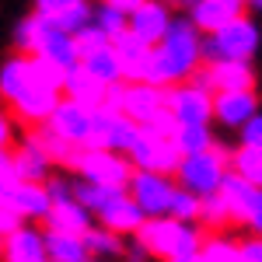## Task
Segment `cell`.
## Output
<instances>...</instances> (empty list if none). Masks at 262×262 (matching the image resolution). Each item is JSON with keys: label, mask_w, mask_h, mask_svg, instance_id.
<instances>
[{"label": "cell", "mask_w": 262, "mask_h": 262, "mask_svg": "<svg viewBox=\"0 0 262 262\" xmlns=\"http://www.w3.org/2000/svg\"><path fill=\"white\" fill-rule=\"evenodd\" d=\"M46 25L60 28V32H77L91 21V0H35V11Z\"/></svg>", "instance_id": "obj_16"}, {"label": "cell", "mask_w": 262, "mask_h": 262, "mask_svg": "<svg viewBox=\"0 0 262 262\" xmlns=\"http://www.w3.org/2000/svg\"><path fill=\"white\" fill-rule=\"evenodd\" d=\"M11 161L18 168L21 182H46L53 175V161H49V154L42 150V143L35 140V133H28V137L11 150Z\"/></svg>", "instance_id": "obj_20"}, {"label": "cell", "mask_w": 262, "mask_h": 262, "mask_svg": "<svg viewBox=\"0 0 262 262\" xmlns=\"http://www.w3.org/2000/svg\"><path fill=\"white\" fill-rule=\"evenodd\" d=\"M105 105L119 108L126 119L143 126L158 108H164V88H154V84H143V81H122L116 88H108Z\"/></svg>", "instance_id": "obj_9"}, {"label": "cell", "mask_w": 262, "mask_h": 262, "mask_svg": "<svg viewBox=\"0 0 262 262\" xmlns=\"http://www.w3.org/2000/svg\"><path fill=\"white\" fill-rule=\"evenodd\" d=\"M137 122L126 119L119 108H91V137H88V147H98V150H116V154H126L129 143L137 137Z\"/></svg>", "instance_id": "obj_11"}, {"label": "cell", "mask_w": 262, "mask_h": 262, "mask_svg": "<svg viewBox=\"0 0 262 262\" xmlns=\"http://www.w3.org/2000/svg\"><path fill=\"white\" fill-rule=\"evenodd\" d=\"M175 189H179V182L171 175H164V171H137V168H133L129 185H126L129 200L140 206L143 217H168Z\"/></svg>", "instance_id": "obj_10"}, {"label": "cell", "mask_w": 262, "mask_h": 262, "mask_svg": "<svg viewBox=\"0 0 262 262\" xmlns=\"http://www.w3.org/2000/svg\"><path fill=\"white\" fill-rule=\"evenodd\" d=\"M242 4H245V7H248V0H242Z\"/></svg>", "instance_id": "obj_49"}, {"label": "cell", "mask_w": 262, "mask_h": 262, "mask_svg": "<svg viewBox=\"0 0 262 262\" xmlns=\"http://www.w3.org/2000/svg\"><path fill=\"white\" fill-rule=\"evenodd\" d=\"M42 242H46L49 262H88L91 259L84 238H77V234H60V231H49V227H46V231H42Z\"/></svg>", "instance_id": "obj_27"}, {"label": "cell", "mask_w": 262, "mask_h": 262, "mask_svg": "<svg viewBox=\"0 0 262 262\" xmlns=\"http://www.w3.org/2000/svg\"><path fill=\"white\" fill-rule=\"evenodd\" d=\"M4 262H49L39 227L25 224L14 234H7L4 238Z\"/></svg>", "instance_id": "obj_21"}, {"label": "cell", "mask_w": 262, "mask_h": 262, "mask_svg": "<svg viewBox=\"0 0 262 262\" xmlns=\"http://www.w3.org/2000/svg\"><path fill=\"white\" fill-rule=\"evenodd\" d=\"M171 18L175 14H171L168 4H161V0H143L140 7L129 14V32L140 42H147V46H158L164 39V32H168Z\"/></svg>", "instance_id": "obj_17"}, {"label": "cell", "mask_w": 262, "mask_h": 262, "mask_svg": "<svg viewBox=\"0 0 262 262\" xmlns=\"http://www.w3.org/2000/svg\"><path fill=\"white\" fill-rule=\"evenodd\" d=\"M231 171V150L213 143L210 150H200V154H189V158H179L175 164V182L182 189H189L192 196H217L224 175Z\"/></svg>", "instance_id": "obj_5"}, {"label": "cell", "mask_w": 262, "mask_h": 262, "mask_svg": "<svg viewBox=\"0 0 262 262\" xmlns=\"http://www.w3.org/2000/svg\"><path fill=\"white\" fill-rule=\"evenodd\" d=\"M81 70L91 74V77L98 84H105V88H116V84L126 81V70H122V63H119V56H116L112 46H101L95 53L81 56Z\"/></svg>", "instance_id": "obj_25"}, {"label": "cell", "mask_w": 262, "mask_h": 262, "mask_svg": "<svg viewBox=\"0 0 262 262\" xmlns=\"http://www.w3.org/2000/svg\"><path fill=\"white\" fill-rule=\"evenodd\" d=\"M206 91H255V70L252 60H210L189 77Z\"/></svg>", "instance_id": "obj_12"}, {"label": "cell", "mask_w": 262, "mask_h": 262, "mask_svg": "<svg viewBox=\"0 0 262 262\" xmlns=\"http://www.w3.org/2000/svg\"><path fill=\"white\" fill-rule=\"evenodd\" d=\"M203 67V35L189 18H171L164 39L150 46L147 63H143L137 81L154 84V88H171V84L189 81Z\"/></svg>", "instance_id": "obj_2"}, {"label": "cell", "mask_w": 262, "mask_h": 262, "mask_svg": "<svg viewBox=\"0 0 262 262\" xmlns=\"http://www.w3.org/2000/svg\"><path fill=\"white\" fill-rule=\"evenodd\" d=\"M63 98L81 101L84 108H101L108 98V88L98 84L91 74H84L81 67H74L70 74H63Z\"/></svg>", "instance_id": "obj_24"}, {"label": "cell", "mask_w": 262, "mask_h": 262, "mask_svg": "<svg viewBox=\"0 0 262 262\" xmlns=\"http://www.w3.org/2000/svg\"><path fill=\"white\" fill-rule=\"evenodd\" d=\"M259 25L248 18H238L231 25H224L217 32L203 35V63L210 60H252L259 49Z\"/></svg>", "instance_id": "obj_6"}, {"label": "cell", "mask_w": 262, "mask_h": 262, "mask_svg": "<svg viewBox=\"0 0 262 262\" xmlns=\"http://www.w3.org/2000/svg\"><path fill=\"white\" fill-rule=\"evenodd\" d=\"M245 224L252 227V234H262V189H255V196H252V203H248Z\"/></svg>", "instance_id": "obj_41"}, {"label": "cell", "mask_w": 262, "mask_h": 262, "mask_svg": "<svg viewBox=\"0 0 262 262\" xmlns=\"http://www.w3.org/2000/svg\"><path fill=\"white\" fill-rule=\"evenodd\" d=\"M126 161L133 164L137 171H164V175H175L179 154H175L171 140H158L147 129H137V137H133L129 150H126Z\"/></svg>", "instance_id": "obj_14"}, {"label": "cell", "mask_w": 262, "mask_h": 262, "mask_svg": "<svg viewBox=\"0 0 262 262\" xmlns=\"http://www.w3.org/2000/svg\"><path fill=\"white\" fill-rule=\"evenodd\" d=\"M67 168H74L81 182H95V185H116V189H126L129 185V175H133V164L126 161V154H116V150H98V147H81Z\"/></svg>", "instance_id": "obj_7"}, {"label": "cell", "mask_w": 262, "mask_h": 262, "mask_svg": "<svg viewBox=\"0 0 262 262\" xmlns=\"http://www.w3.org/2000/svg\"><path fill=\"white\" fill-rule=\"evenodd\" d=\"M200 210H203V200L179 185L175 196H171V206H168V217H175L182 224H200Z\"/></svg>", "instance_id": "obj_33"}, {"label": "cell", "mask_w": 262, "mask_h": 262, "mask_svg": "<svg viewBox=\"0 0 262 262\" xmlns=\"http://www.w3.org/2000/svg\"><path fill=\"white\" fill-rule=\"evenodd\" d=\"M238 140H242V147H255V150H262V112H255V116L238 129Z\"/></svg>", "instance_id": "obj_38"}, {"label": "cell", "mask_w": 262, "mask_h": 262, "mask_svg": "<svg viewBox=\"0 0 262 262\" xmlns=\"http://www.w3.org/2000/svg\"><path fill=\"white\" fill-rule=\"evenodd\" d=\"M46 227L49 231H60V234H77V238H84L88 231H91V213L84 210L77 200H67V203H53V210L46 213Z\"/></svg>", "instance_id": "obj_22"}, {"label": "cell", "mask_w": 262, "mask_h": 262, "mask_svg": "<svg viewBox=\"0 0 262 262\" xmlns=\"http://www.w3.org/2000/svg\"><path fill=\"white\" fill-rule=\"evenodd\" d=\"M213 143H217V140H213L210 126H179V129L171 133V147H175V154H179V158H189V154L210 150Z\"/></svg>", "instance_id": "obj_31"}, {"label": "cell", "mask_w": 262, "mask_h": 262, "mask_svg": "<svg viewBox=\"0 0 262 262\" xmlns=\"http://www.w3.org/2000/svg\"><path fill=\"white\" fill-rule=\"evenodd\" d=\"M14 143V116L0 108V150H11Z\"/></svg>", "instance_id": "obj_42"}, {"label": "cell", "mask_w": 262, "mask_h": 262, "mask_svg": "<svg viewBox=\"0 0 262 262\" xmlns=\"http://www.w3.org/2000/svg\"><path fill=\"white\" fill-rule=\"evenodd\" d=\"M11 206L21 213V221H46V213L53 210V200H49V189L46 182H21L18 189L11 192Z\"/></svg>", "instance_id": "obj_23"}, {"label": "cell", "mask_w": 262, "mask_h": 262, "mask_svg": "<svg viewBox=\"0 0 262 262\" xmlns=\"http://www.w3.org/2000/svg\"><path fill=\"white\" fill-rule=\"evenodd\" d=\"M255 112H259L255 91H217L213 95V122H221L227 129H242Z\"/></svg>", "instance_id": "obj_18"}, {"label": "cell", "mask_w": 262, "mask_h": 262, "mask_svg": "<svg viewBox=\"0 0 262 262\" xmlns=\"http://www.w3.org/2000/svg\"><path fill=\"white\" fill-rule=\"evenodd\" d=\"M14 49L25 56H39L42 63L56 67L60 74H70L74 67H81V53L74 46L70 32H60L53 25H46L39 14H28L14 28Z\"/></svg>", "instance_id": "obj_3"}, {"label": "cell", "mask_w": 262, "mask_h": 262, "mask_svg": "<svg viewBox=\"0 0 262 262\" xmlns=\"http://www.w3.org/2000/svg\"><path fill=\"white\" fill-rule=\"evenodd\" d=\"M74 46H77V53H81V56H88V53H95V49H101V46H112V42H108L98 28L88 21L84 28H77V32H74Z\"/></svg>", "instance_id": "obj_36"}, {"label": "cell", "mask_w": 262, "mask_h": 262, "mask_svg": "<svg viewBox=\"0 0 262 262\" xmlns=\"http://www.w3.org/2000/svg\"><path fill=\"white\" fill-rule=\"evenodd\" d=\"M164 108L179 119V126H210L213 122V91L192 81L164 88Z\"/></svg>", "instance_id": "obj_8"}, {"label": "cell", "mask_w": 262, "mask_h": 262, "mask_svg": "<svg viewBox=\"0 0 262 262\" xmlns=\"http://www.w3.org/2000/svg\"><path fill=\"white\" fill-rule=\"evenodd\" d=\"M161 4H168V7H185V11H189L196 0H161Z\"/></svg>", "instance_id": "obj_44"}, {"label": "cell", "mask_w": 262, "mask_h": 262, "mask_svg": "<svg viewBox=\"0 0 262 262\" xmlns=\"http://www.w3.org/2000/svg\"><path fill=\"white\" fill-rule=\"evenodd\" d=\"M105 4H112V7H119L122 14H133V11L140 7L143 0H105Z\"/></svg>", "instance_id": "obj_43"}, {"label": "cell", "mask_w": 262, "mask_h": 262, "mask_svg": "<svg viewBox=\"0 0 262 262\" xmlns=\"http://www.w3.org/2000/svg\"><path fill=\"white\" fill-rule=\"evenodd\" d=\"M238 262H262V234H248L238 242Z\"/></svg>", "instance_id": "obj_40"}, {"label": "cell", "mask_w": 262, "mask_h": 262, "mask_svg": "<svg viewBox=\"0 0 262 262\" xmlns=\"http://www.w3.org/2000/svg\"><path fill=\"white\" fill-rule=\"evenodd\" d=\"M245 18V4L242 0H196L189 7V21L200 28V35H210L231 21Z\"/></svg>", "instance_id": "obj_19"}, {"label": "cell", "mask_w": 262, "mask_h": 262, "mask_svg": "<svg viewBox=\"0 0 262 262\" xmlns=\"http://www.w3.org/2000/svg\"><path fill=\"white\" fill-rule=\"evenodd\" d=\"M42 126L53 129L74 150H81V147H88V137H91V108H84L81 101H74V98H60Z\"/></svg>", "instance_id": "obj_13"}, {"label": "cell", "mask_w": 262, "mask_h": 262, "mask_svg": "<svg viewBox=\"0 0 262 262\" xmlns=\"http://www.w3.org/2000/svg\"><path fill=\"white\" fill-rule=\"evenodd\" d=\"M231 171L238 179H245L252 189H262V150H255V147H238L231 154Z\"/></svg>", "instance_id": "obj_32"}, {"label": "cell", "mask_w": 262, "mask_h": 262, "mask_svg": "<svg viewBox=\"0 0 262 262\" xmlns=\"http://www.w3.org/2000/svg\"><path fill=\"white\" fill-rule=\"evenodd\" d=\"M18 227H25V221H21V213L11 206V200H0V234L7 238V234H14Z\"/></svg>", "instance_id": "obj_39"}, {"label": "cell", "mask_w": 262, "mask_h": 262, "mask_svg": "<svg viewBox=\"0 0 262 262\" xmlns=\"http://www.w3.org/2000/svg\"><path fill=\"white\" fill-rule=\"evenodd\" d=\"M88 262H105V259H88Z\"/></svg>", "instance_id": "obj_48"}, {"label": "cell", "mask_w": 262, "mask_h": 262, "mask_svg": "<svg viewBox=\"0 0 262 262\" xmlns=\"http://www.w3.org/2000/svg\"><path fill=\"white\" fill-rule=\"evenodd\" d=\"M84 245H88V252H91V259H122L126 255V245H122V234L116 231H108V227H95L91 224V231L84 234Z\"/></svg>", "instance_id": "obj_29"}, {"label": "cell", "mask_w": 262, "mask_h": 262, "mask_svg": "<svg viewBox=\"0 0 262 262\" xmlns=\"http://www.w3.org/2000/svg\"><path fill=\"white\" fill-rule=\"evenodd\" d=\"M0 259H4V234H0Z\"/></svg>", "instance_id": "obj_47"}, {"label": "cell", "mask_w": 262, "mask_h": 262, "mask_svg": "<svg viewBox=\"0 0 262 262\" xmlns=\"http://www.w3.org/2000/svg\"><path fill=\"white\" fill-rule=\"evenodd\" d=\"M217 196H221L231 224H245V217H248V203H252V196H255V189H252L245 179H238L234 171H227L224 182H221V189H217Z\"/></svg>", "instance_id": "obj_26"}, {"label": "cell", "mask_w": 262, "mask_h": 262, "mask_svg": "<svg viewBox=\"0 0 262 262\" xmlns=\"http://www.w3.org/2000/svg\"><path fill=\"white\" fill-rule=\"evenodd\" d=\"M200 262H238V245L227 238H210L200 248Z\"/></svg>", "instance_id": "obj_34"}, {"label": "cell", "mask_w": 262, "mask_h": 262, "mask_svg": "<svg viewBox=\"0 0 262 262\" xmlns=\"http://www.w3.org/2000/svg\"><path fill=\"white\" fill-rule=\"evenodd\" d=\"M18 185H21V175L11 161V150H0V200H11V192Z\"/></svg>", "instance_id": "obj_37"}, {"label": "cell", "mask_w": 262, "mask_h": 262, "mask_svg": "<svg viewBox=\"0 0 262 262\" xmlns=\"http://www.w3.org/2000/svg\"><path fill=\"white\" fill-rule=\"evenodd\" d=\"M168 262H200V252H192V255H179V259H168Z\"/></svg>", "instance_id": "obj_45"}, {"label": "cell", "mask_w": 262, "mask_h": 262, "mask_svg": "<svg viewBox=\"0 0 262 262\" xmlns=\"http://www.w3.org/2000/svg\"><path fill=\"white\" fill-rule=\"evenodd\" d=\"M248 7H255V11H262V0H248Z\"/></svg>", "instance_id": "obj_46"}, {"label": "cell", "mask_w": 262, "mask_h": 262, "mask_svg": "<svg viewBox=\"0 0 262 262\" xmlns=\"http://www.w3.org/2000/svg\"><path fill=\"white\" fill-rule=\"evenodd\" d=\"M91 25H95L108 42H116L119 35L129 32V14H122L119 7H112V4H105V0H101V4L91 7Z\"/></svg>", "instance_id": "obj_30"}, {"label": "cell", "mask_w": 262, "mask_h": 262, "mask_svg": "<svg viewBox=\"0 0 262 262\" xmlns=\"http://www.w3.org/2000/svg\"><path fill=\"white\" fill-rule=\"evenodd\" d=\"M112 49H116V56H119L122 70H126V81H137V77H140V70H143V63H147L150 46L140 42L133 32H126V35H119V39L112 42Z\"/></svg>", "instance_id": "obj_28"}, {"label": "cell", "mask_w": 262, "mask_h": 262, "mask_svg": "<svg viewBox=\"0 0 262 262\" xmlns=\"http://www.w3.org/2000/svg\"><path fill=\"white\" fill-rule=\"evenodd\" d=\"M63 98V74L39 56L14 53L0 67V101L28 126H42Z\"/></svg>", "instance_id": "obj_1"}, {"label": "cell", "mask_w": 262, "mask_h": 262, "mask_svg": "<svg viewBox=\"0 0 262 262\" xmlns=\"http://www.w3.org/2000/svg\"><path fill=\"white\" fill-rule=\"evenodd\" d=\"M203 242H206V234L200 224H182L175 217H147L137 231V245L147 255H158L164 262L200 252Z\"/></svg>", "instance_id": "obj_4"}, {"label": "cell", "mask_w": 262, "mask_h": 262, "mask_svg": "<svg viewBox=\"0 0 262 262\" xmlns=\"http://www.w3.org/2000/svg\"><path fill=\"white\" fill-rule=\"evenodd\" d=\"M140 129H147V133H150V137H158V140H171V133L179 129V119H175L168 108H158V112L143 122Z\"/></svg>", "instance_id": "obj_35"}, {"label": "cell", "mask_w": 262, "mask_h": 262, "mask_svg": "<svg viewBox=\"0 0 262 262\" xmlns=\"http://www.w3.org/2000/svg\"><path fill=\"white\" fill-rule=\"evenodd\" d=\"M95 217H98L101 227H108V231H116V234H137L140 224L147 221V217L140 213V206L129 200L126 189H116L108 200L101 203V210L95 213Z\"/></svg>", "instance_id": "obj_15"}]
</instances>
